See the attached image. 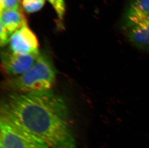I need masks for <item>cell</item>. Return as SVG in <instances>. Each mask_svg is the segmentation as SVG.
I'll return each mask as SVG.
<instances>
[{"label":"cell","mask_w":149,"mask_h":148,"mask_svg":"<svg viewBox=\"0 0 149 148\" xmlns=\"http://www.w3.org/2000/svg\"><path fill=\"white\" fill-rule=\"evenodd\" d=\"M1 113L49 148H76L65 101L50 91L9 95Z\"/></svg>","instance_id":"cell-1"},{"label":"cell","mask_w":149,"mask_h":148,"mask_svg":"<svg viewBox=\"0 0 149 148\" xmlns=\"http://www.w3.org/2000/svg\"><path fill=\"white\" fill-rule=\"evenodd\" d=\"M56 70L50 59L40 54L28 71L8 81V86L17 93H31L50 91L55 83Z\"/></svg>","instance_id":"cell-2"},{"label":"cell","mask_w":149,"mask_h":148,"mask_svg":"<svg viewBox=\"0 0 149 148\" xmlns=\"http://www.w3.org/2000/svg\"><path fill=\"white\" fill-rule=\"evenodd\" d=\"M0 145L3 148H49L1 113Z\"/></svg>","instance_id":"cell-3"},{"label":"cell","mask_w":149,"mask_h":148,"mask_svg":"<svg viewBox=\"0 0 149 148\" xmlns=\"http://www.w3.org/2000/svg\"><path fill=\"white\" fill-rule=\"evenodd\" d=\"M149 19V0H128L121 17L124 32Z\"/></svg>","instance_id":"cell-4"},{"label":"cell","mask_w":149,"mask_h":148,"mask_svg":"<svg viewBox=\"0 0 149 148\" xmlns=\"http://www.w3.org/2000/svg\"><path fill=\"white\" fill-rule=\"evenodd\" d=\"M9 44L11 52L15 54H40L38 39L28 26L23 27L13 33L10 37Z\"/></svg>","instance_id":"cell-5"},{"label":"cell","mask_w":149,"mask_h":148,"mask_svg":"<svg viewBox=\"0 0 149 148\" xmlns=\"http://www.w3.org/2000/svg\"><path fill=\"white\" fill-rule=\"evenodd\" d=\"M40 54L19 55L4 52L1 55V66L7 75L14 77H18L33 65Z\"/></svg>","instance_id":"cell-6"},{"label":"cell","mask_w":149,"mask_h":148,"mask_svg":"<svg viewBox=\"0 0 149 148\" xmlns=\"http://www.w3.org/2000/svg\"><path fill=\"white\" fill-rule=\"evenodd\" d=\"M124 32L132 45L139 50L149 53V19Z\"/></svg>","instance_id":"cell-7"},{"label":"cell","mask_w":149,"mask_h":148,"mask_svg":"<svg viewBox=\"0 0 149 148\" xmlns=\"http://www.w3.org/2000/svg\"><path fill=\"white\" fill-rule=\"evenodd\" d=\"M0 20L10 35L27 26V18L20 9L6 10L1 12Z\"/></svg>","instance_id":"cell-8"},{"label":"cell","mask_w":149,"mask_h":148,"mask_svg":"<svg viewBox=\"0 0 149 148\" xmlns=\"http://www.w3.org/2000/svg\"><path fill=\"white\" fill-rule=\"evenodd\" d=\"M45 3V0H22L24 10L28 13H33L40 10Z\"/></svg>","instance_id":"cell-9"},{"label":"cell","mask_w":149,"mask_h":148,"mask_svg":"<svg viewBox=\"0 0 149 148\" xmlns=\"http://www.w3.org/2000/svg\"><path fill=\"white\" fill-rule=\"evenodd\" d=\"M56 12L59 19L63 20L65 13L64 0H48Z\"/></svg>","instance_id":"cell-10"},{"label":"cell","mask_w":149,"mask_h":148,"mask_svg":"<svg viewBox=\"0 0 149 148\" xmlns=\"http://www.w3.org/2000/svg\"><path fill=\"white\" fill-rule=\"evenodd\" d=\"M20 0H0L1 12L6 10L19 9Z\"/></svg>","instance_id":"cell-11"},{"label":"cell","mask_w":149,"mask_h":148,"mask_svg":"<svg viewBox=\"0 0 149 148\" xmlns=\"http://www.w3.org/2000/svg\"><path fill=\"white\" fill-rule=\"evenodd\" d=\"M10 34L4 27L3 24L1 23V31H0V44L1 47H4L9 42L10 38Z\"/></svg>","instance_id":"cell-12"},{"label":"cell","mask_w":149,"mask_h":148,"mask_svg":"<svg viewBox=\"0 0 149 148\" xmlns=\"http://www.w3.org/2000/svg\"><path fill=\"white\" fill-rule=\"evenodd\" d=\"M0 148H3V146H2L1 145H0Z\"/></svg>","instance_id":"cell-13"}]
</instances>
